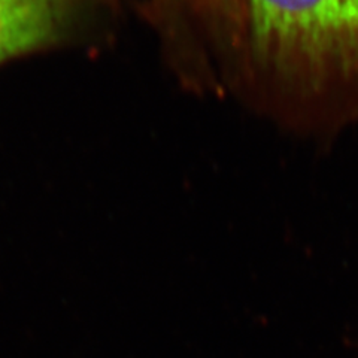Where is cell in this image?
<instances>
[{"mask_svg":"<svg viewBox=\"0 0 358 358\" xmlns=\"http://www.w3.org/2000/svg\"><path fill=\"white\" fill-rule=\"evenodd\" d=\"M63 6L64 0H0V63L48 42Z\"/></svg>","mask_w":358,"mask_h":358,"instance_id":"7a4b0ae2","label":"cell"},{"mask_svg":"<svg viewBox=\"0 0 358 358\" xmlns=\"http://www.w3.org/2000/svg\"><path fill=\"white\" fill-rule=\"evenodd\" d=\"M218 31L227 33L229 39H242L248 35L246 0H188Z\"/></svg>","mask_w":358,"mask_h":358,"instance_id":"3957f363","label":"cell"},{"mask_svg":"<svg viewBox=\"0 0 358 358\" xmlns=\"http://www.w3.org/2000/svg\"><path fill=\"white\" fill-rule=\"evenodd\" d=\"M357 2H358V0H357Z\"/></svg>","mask_w":358,"mask_h":358,"instance_id":"277c9868","label":"cell"},{"mask_svg":"<svg viewBox=\"0 0 358 358\" xmlns=\"http://www.w3.org/2000/svg\"><path fill=\"white\" fill-rule=\"evenodd\" d=\"M248 35L260 59L312 88L358 71L357 0H246Z\"/></svg>","mask_w":358,"mask_h":358,"instance_id":"6da1fadb","label":"cell"}]
</instances>
